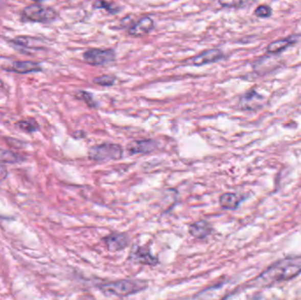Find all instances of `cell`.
<instances>
[{
	"label": "cell",
	"mask_w": 301,
	"mask_h": 300,
	"mask_svg": "<svg viewBox=\"0 0 301 300\" xmlns=\"http://www.w3.org/2000/svg\"><path fill=\"white\" fill-rule=\"evenodd\" d=\"M301 268L293 264H279L272 266L261 276L260 279L263 284H275L279 282L286 281L296 278L300 274Z\"/></svg>",
	"instance_id": "6da1fadb"
},
{
	"label": "cell",
	"mask_w": 301,
	"mask_h": 300,
	"mask_svg": "<svg viewBox=\"0 0 301 300\" xmlns=\"http://www.w3.org/2000/svg\"><path fill=\"white\" fill-rule=\"evenodd\" d=\"M123 154L124 151L119 144L110 143L97 144L89 150V158L98 162L120 160L123 157Z\"/></svg>",
	"instance_id": "7a4b0ae2"
},
{
	"label": "cell",
	"mask_w": 301,
	"mask_h": 300,
	"mask_svg": "<svg viewBox=\"0 0 301 300\" xmlns=\"http://www.w3.org/2000/svg\"><path fill=\"white\" fill-rule=\"evenodd\" d=\"M23 16L32 22H51L57 19V13L51 7L32 4L23 9Z\"/></svg>",
	"instance_id": "3957f363"
},
{
	"label": "cell",
	"mask_w": 301,
	"mask_h": 300,
	"mask_svg": "<svg viewBox=\"0 0 301 300\" xmlns=\"http://www.w3.org/2000/svg\"><path fill=\"white\" fill-rule=\"evenodd\" d=\"M142 287L136 282L123 280V281L114 282L109 284H104L101 287L104 293L109 295H115L124 297L130 294L135 293L140 291Z\"/></svg>",
	"instance_id": "277c9868"
},
{
	"label": "cell",
	"mask_w": 301,
	"mask_h": 300,
	"mask_svg": "<svg viewBox=\"0 0 301 300\" xmlns=\"http://www.w3.org/2000/svg\"><path fill=\"white\" fill-rule=\"evenodd\" d=\"M83 58L86 63L95 66L108 65L115 60V53L113 49L91 48L84 52Z\"/></svg>",
	"instance_id": "5b68a950"
},
{
	"label": "cell",
	"mask_w": 301,
	"mask_h": 300,
	"mask_svg": "<svg viewBox=\"0 0 301 300\" xmlns=\"http://www.w3.org/2000/svg\"><path fill=\"white\" fill-rule=\"evenodd\" d=\"M224 57L223 52L218 48H212L206 49L204 52H201L200 54L195 56L192 58L187 60L188 64H191L194 66H201L204 64L215 63L217 61L220 60Z\"/></svg>",
	"instance_id": "8992f818"
},
{
	"label": "cell",
	"mask_w": 301,
	"mask_h": 300,
	"mask_svg": "<svg viewBox=\"0 0 301 300\" xmlns=\"http://www.w3.org/2000/svg\"><path fill=\"white\" fill-rule=\"evenodd\" d=\"M158 147L157 142L152 139H143L130 142L127 145V150L130 154H147L155 151Z\"/></svg>",
	"instance_id": "52a82bcc"
},
{
	"label": "cell",
	"mask_w": 301,
	"mask_h": 300,
	"mask_svg": "<svg viewBox=\"0 0 301 300\" xmlns=\"http://www.w3.org/2000/svg\"><path fill=\"white\" fill-rule=\"evenodd\" d=\"M154 27L155 23L151 17H142L129 28L128 32L132 36H143L151 32Z\"/></svg>",
	"instance_id": "ba28073f"
},
{
	"label": "cell",
	"mask_w": 301,
	"mask_h": 300,
	"mask_svg": "<svg viewBox=\"0 0 301 300\" xmlns=\"http://www.w3.org/2000/svg\"><path fill=\"white\" fill-rule=\"evenodd\" d=\"M263 97L254 91L246 93L240 99V107L244 110H256L262 105Z\"/></svg>",
	"instance_id": "9c48e42d"
},
{
	"label": "cell",
	"mask_w": 301,
	"mask_h": 300,
	"mask_svg": "<svg viewBox=\"0 0 301 300\" xmlns=\"http://www.w3.org/2000/svg\"><path fill=\"white\" fill-rule=\"evenodd\" d=\"M10 70L16 73L26 74L41 71V66L33 61H16L13 62Z\"/></svg>",
	"instance_id": "30bf717a"
},
{
	"label": "cell",
	"mask_w": 301,
	"mask_h": 300,
	"mask_svg": "<svg viewBox=\"0 0 301 300\" xmlns=\"http://www.w3.org/2000/svg\"><path fill=\"white\" fill-rule=\"evenodd\" d=\"M106 244L110 251H119L126 247L128 245V238L124 234L117 233L106 238Z\"/></svg>",
	"instance_id": "8fae6325"
},
{
	"label": "cell",
	"mask_w": 301,
	"mask_h": 300,
	"mask_svg": "<svg viewBox=\"0 0 301 300\" xmlns=\"http://www.w3.org/2000/svg\"><path fill=\"white\" fill-rule=\"evenodd\" d=\"M13 43L21 48H41L42 47L41 40L32 36H17L13 40Z\"/></svg>",
	"instance_id": "7c38bea8"
},
{
	"label": "cell",
	"mask_w": 301,
	"mask_h": 300,
	"mask_svg": "<svg viewBox=\"0 0 301 300\" xmlns=\"http://www.w3.org/2000/svg\"><path fill=\"white\" fill-rule=\"evenodd\" d=\"M212 232V227L209 223L205 221H198L197 223H193L190 227V233L198 239H203L208 236Z\"/></svg>",
	"instance_id": "4fadbf2b"
},
{
	"label": "cell",
	"mask_w": 301,
	"mask_h": 300,
	"mask_svg": "<svg viewBox=\"0 0 301 300\" xmlns=\"http://www.w3.org/2000/svg\"><path fill=\"white\" fill-rule=\"evenodd\" d=\"M25 160V158L19 154H15L12 151L0 148V162H2V163H20Z\"/></svg>",
	"instance_id": "5bb4252c"
},
{
	"label": "cell",
	"mask_w": 301,
	"mask_h": 300,
	"mask_svg": "<svg viewBox=\"0 0 301 300\" xmlns=\"http://www.w3.org/2000/svg\"><path fill=\"white\" fill-rule=\"evenodd\" d=\"M219 203L222 208L226 210H235L240 204L237 195L234 193H225L219 198Z\"/></svg>",
	"instance_id": "9a60e30c"
},
{
	"label": "cell",
	"mask_w": 301,
	"mask_h": 300,
	"mask_svg": "<svg viewBox=\"0 0 301 300\" xmlns=\"http://www.w3.org/2000/svg\"><path fill=\"white\" fill-rule=\"evenodd\" d=\"M292 42H293V41H292V39H281V40H277V41L271 42L268 46L267 49H268V52H269V53L276 54V53L281 52L285 48H287L289 45L292 43Z\"/></svg>",
	"instance_id": "2e32d148"
},
{
	"label": "cell",
	"mask_w": 301,
	"mask_h": 300,
	"mask_svg": "<svg viewBox=\"0 0 301 300\" xmlns=\"http://www.w3.org/2000/svg\"><path fill=\"white\" fill-rule=\"evenodd\" d=\"M16 126L20 130V131L27 132V133H33L39 130V125L37 121L35 119H27V120H21L16 123Z\"/></svg>",
	"instance_id": "e0dca14e"
},
{
	"label": "cell",
	"mask_w": 301,
	"mask_h": 300,
	"mask_svg": "<svg viewBox=\"0 0 301 300\" xmlns=\"http://www.w3.org/2000/svg\"><path fill=\"white\" fill-rule=\"evenodd\" d=\"M135 259L136 262H142L145 264H148V265H154L157 263V259L154 258L152 255H150L149 253L146 252L143 248H138L135 252Z\"/></svg>",
	"instance_id": "ac0fdd59"
},
{
	"label": "cell",
	"mask_w": 301,
	"mask_h": 300,
	"mask_svg": "<svg viewBox=\"0 0 301 300\" xmlns=\"http://www.w3.org/2000/svg\"><path fill=\"white\" fill-rule=\"evenodd\" d=\"M94 82L100 86H111L115 82V79L111 75H102L100 77L95 78Z\"/></svg>",
	"instance_id": "d6986e66"
},
{
	"label": "cell",
	"mask_w": 301,
	"mask_h": 300,
	"mask_svg": "<svg viewBox=\"0 0 301 300\" xmlns=\"http://www.w3.org/2000/svg\"><path fill=\"white\" fill-rule=\"evenodd\" d=\"M78 97L80 98V99H83L85 103L89 106V107H92V108H95L96 107V103H95V101L92 99V96L91 93H87V92H85V91H80L78 93Z\"/></svg>",
	"instance_id": "ffe728a7"
},
{
	"label": "cell",
	"mask_w": 301,
	"mask_h": 300,
	"mask_svg": "<svg viewBox=\"0 0 301 300\" xmlns=\"http://www.w3.org/2000/svg\"><path fill=\"white\" fill-rule=\"evenodd\" d=\"M254 13L257 17H260V18H267L271 15L272 13V9L269 7L267 6H260V7H257Z\"/></svg>",
	"instance_id": "44dd1931"
},
{
	"label": "cell",
	"mask_w": 301,
	"mask_h": 300,
	"mask_svg": "<svg viewBox=\"0 0 301 300\" xmlns=\"http://www.w3.org/2000/svg\"><path fill=\"white\" fill-rule=\"evenodd\" d=\"M92 6L97 9H105L106 11H108V13H115L117 12V10L114 9L110 4L104 2V1H97V2L92 4Z\"/></svg>",
	"instance_id": "7402d4cb"
},
{
	"label": "cell",
	"mask_w": 301,
	"mask_h": 300,
	"mask_svg": "<svg viewBox=\"0 0 301 300\" xmlns=\"http://www.w3.org/2000/svg\"><path fill=\"white\" fill-rule=\"evenodd\" d=\"M2 86H3V83H2V82H1V80H0V88H1Z\"/></svg>",
	"instance_id": "603a6c76"
}]
</instances>
